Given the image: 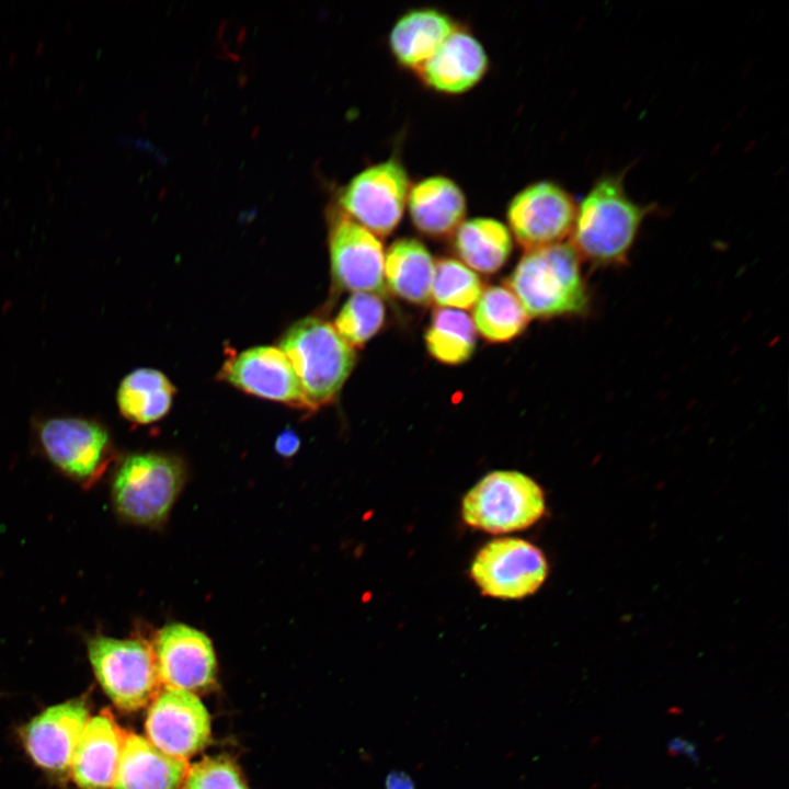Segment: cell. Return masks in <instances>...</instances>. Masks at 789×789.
<instances>
[{"instance_id":"cell-1","label":"cell","mask_w":789,"mask_h":789,"mask_svg":"<svg viewBox=\"0 0 789 789\" xmlns=\"http://www.w3.org/2000/svg\"><path fill=\"white\" fill-rule=\"evenodd\" d=\"M625 173L599 176L576 205L570 244L582 261L595 267L628 262L640 228L652 205L633 201L627 193Z\"/></svg>"},{"instance_id":"cell-2","label":"cell","mask_w":789,"mask_h":789,"mask_svg":"<svg viewBox=\"0 0 789 789\" xmlns=\"http://www.w3.org/2000/svg\"><path fill=\"white\" fill-rule=\"evenodd\" d=\"M506 285L529 318L581 317L591 309L582 260L570 242L526 251Z\"/></svg>"},{"instance_id":"cell-3","label":"cell","mask_w":789,"mask_h":789,"mask_svg":"<svg viewBox=\"0 0 789 789\" xmlns=\"http://www.w3.org/2000/svg\"><path fill=\"white\" fill-rule=\"evenodd\" d=\"M279 348L295 370L309 410L338 396L356 362L354 348L335 328L316 317L290 327Z\"/></svg>"},{"instance_id":"cell-4","label":"cell","mask_w":789,"mask_h":789,"mask_svg":"<svg viewBox=\"0 0 789 789\" xmlns=\"http://www.w3.org/2000/svg\"><path fill=\"white\" fill-rule=\"evenodd\" d=\"M184 476L182 464L174 457L152 453L130 455L112 482L114 506L129 523L160 525L183 487Z\"/></svg>"},{"instance_id":"cell-5","label":"cell","mask_w":789,"mask_h":789,"mask_svg":"<svg viewBox=\"0 0 789 789\" xmlns=\"http://www.w3.org/2000/svg\"><path fill=\"white\" fill-rule=\"evenodd\" d=\"M546 501L530 477L501 470L483 477L464 498L461 513L467 525L491 534L522 530L544 515Z\"/></svg>"},{"instance_id":"cell-6","label":"cell","mask_w":789,"mask_h":789,"mask_svg":"<svg viewBox=\"0 0 789 789\" xmlns=\"http://www.w3.org/2000/svg\"><path fill=\"white\" fill-rule=\"evenodd\" d=\"M88 654L99 684L118 709H140L158 695L161 682L145 641L95 636L88 641Z\"/></svg>"},{"instance_id":"cell-7","label":"cell","mask_w":789,"mask_h":789,"mask_svg":"<svg viewBox=\"0 0 789 789\" xmlns=\"http://www.w3.org/2000/svg\"><path fill=\"white\" fill-rule=\"evenodd\" d=\"M410 191L409 176L396 159L357 173L342 190V211L376 236H388L399 225Z\"/></svg>"},{"instance_id":"cell-8","label":"cell","mask_w":789,"mask_h":789,"mask_svg":"<svg viewBox=\"0 0 789 789\" xmlns=\"http://www.w3.org/2000/svg\"><path fill=\"white\" fill-rule=\"evenodd\" d=\"M548 571L542 551L519 538L490 541L476 554L470 570L483 594L504 599L534 594L545 582Z\"/></svg>"},{"instance_id":"cell-9","label":"cell","mask_w":789,"mask_h":789,"mask_svg":"<svg viewBox=\"0 0 789 789\" xmlns=\"http://www.w3.org/2000/svg\"><path fill=\"white\" fill-rule=\"evenodd\" d=\"M575 211V201L564 187L541 180L512 198L507 220L518 244L528 251L562 242L571 233Z\"/></svg>"},{"instance_id":"cell-10","label":"cell","mask_w":789,"mask_h":789,"mask_svg":"<svg viewBox=\"0 0 789 789\" xmlns=\"http://www.w3.org/2000/svg\"><path fill=\"white\" fill-rule=\"evenodd\" d=\"M45 455L62 473L90 485L111 457L110 437L99 423L81 418H54L38 431Z\"/></svg>"},{"instance_id":"cell-11","label":"cell","mask_w":789,"mask_h":789,"mask_svg":"<svg viewBox=\"0 0 789 789\" xmlns=\"http://www.w3.org/2000/svg\"><path fill=\"white\" fill-rule=\"evenodd\" d=\"M146 733L161 752L186 759L209 742L210 717L195 694L165 686L149 708Z\"/></svg>"},{"instance_id":"cell-12","label":"cell","mask_w":789,"mask_h":789,"mask_svg":"<svg viewBox=\"0 0 789 789\" xmlns=\"http://www.w3.org/2000/svg\"><path fill=\"white\" fill-rule=\"evenodd\" d=\"M329 251L333 278L341 288L385 295L381 241L342 210L331 218Z\"/></svg>"},{"instance_id":"cell-13","label":"cell","mask_w":789,"mask_h":789,"mask_svg":"<svg viewBox=\"0 0 789 789\" xmlns=\"http://www.w3.org/2000/svg\"><path fill=\"white\" fill-rule=\"evenodd\" d=\"M151 649L165 686L193 693L215 683V651L202 631L183 624L167 625L157 632Z\"/></svg>"},{"instance_id":"cell-14","label":"cell","mask_w":789,"mask_h":789,"mask_svg":"<svg viewBox=\"0 0 789 789\" xmlns=\"http://www.w3.org/2000/svg\"><path fill=\"white\" fill-rule=\"evenodd\" d=\"M89 717L82 699L52 706L24 724L20 731L32 761L54 774H65Z\"/></svg>"},{"instance_id":"cell-15","label":"cell","mask_w":789,"mask_h":789,"mask_svg":"<svg viewBox=\"0 0 789 789\" xmlns=\"http://www.w3.org/2000/svg\"><path fill=\"white\" fill-rule=\"evenodd\" d=\"M220 376L247 393L308 409L295 370L279 347L243 351L224 364Z\"/></svg>"},{"instance_id":"cell-16","label":"cell","mask_w":789,"mask_h":789,"mask_svg":"<svg viewBox=\"0 0 789 789\" xmlns=\"http://www.w3.org/2000/svg\"><path fill=\"white\" fill-rule=\"evenodd\" d=\"M489 67L480 41L456 26L418 70L428 88L445 94H460L473 88Z\"/></svg>"},{"instance_id":"cell-17","label":"cell","mask_w":789,"mask_h":789,"mask_svg":"<svg viewBox=\"0 0 789 789\" xmlns=\"http://www.w3.org/2000/svg\"><path fill=\"white\" fill-rule=\"evenodd\" d=\"M125 735L107 711L87 721L71 763L72 778L80 789L113 786Z\"/></svg>"},{"instance_id":"cell-18","label":"cell","mask_w":789,"mask_h":789,"mask_svg":"<svg viewBox=\"0 0 789 789\" xmlns=\"http://www.w3.org/2000/svg\"><path fill=\"white\" fill-rule=\"evenodd\" d=\"M407 205L413 226L432 238L454 233L467 209L462 190L443 175L425 178L410 187Z\"/></svg>"},{"instance_id":"cell-19","label":"cell","mask_w":789,"mask_h":789,"mask_svg":"<svg viewBox=\"0 0 789 789\" xmlns=\"http://www.w3.org/2000/svg\"><path fill=\"white\" fill-rule=\"evenodd\" d=\"M187 770L185 759L161 752L138 734L127 733L113 789H178Z\"/></svg>"},{"instance_id":"cell-20","label":"cell","mask_w":789,"mask_h":789,"mask_svg":"<svg viewBox=\"0 0 789 789\" xmlns=\"http://www.w3.org/2000/svg\"><path fill=\"white\" fill-rule=\"evenodd\" d=\"M455 27L454 21L441 10L411 9L391 27L389 48L402 67L418 71Z\"/></svg>"},{"instance_id":"cell-21","label":"cell","mask_w":789,"mask_h":789,"mask_svg":"<svg viewBox=\"0 0 789 789\" xmlns=\"http://www.w3.org/2000/svg\"><path fill=\"white\" fill-rule=\"evenodd\" d=\"M434 271L430 251L418 239H398L387 250L384 263L387 287L408 302L426 305L431 300Z\"/></svg>"},{"instance_id":"cell-22","label":"cell","mask_w":789,"mask_h":789,"mask_svg":"<svg viewBox=\"0 0 789 789\" xmlns=\"http://www.w3.org/2000/svg\"><path fill=\"white\" fill-rule=\"evenodd\" d=\"M454 235V248L458 256L469 267L483 274L498 272L512 252L511 232L504 224L493 218L465 220Z\"/></svg>"},{"instance_id":"cell-23","label":"cell","mask_w":789,"mask_h":789,"mask_svg":"<svg viewBox=\"0 0 789 789\" xmlns=\"http://www.w3.org/2000/svg\"><path fill=\"white\" fill-rule=\"evenodd\" d=\"M174 387L161 371L138 368L117 389V405L128 421L148 424L163 418L172 403Z\"/></svg>"},{"instance_id":"cell-24","label":"cell","mask_w":789,"mask_h":789,"mask_svg":"<svg viewBox=\"0 0 789 789\" xmlns=\"http://www.w3.org/2000/svg\"><path fill=\"white\" fill-rule=\"evenodd\" d=\"M529 319L522 304L507 286L487 287L474 305V327L489 342L502 343L513 340L526 329Z\"/></svg>"},{"instance_id":"cell-25","label":"cell","mask_w":789,"mask_h":789,"mask_svg":"<svg viewBox=\"0 0 789 789\" xmlns=\"http://www.w3.org/2000/svg\"><path fill=\"white\" fill-rule=\"evenodd\" d=\"M473 320L464 311L436 308L425 332V344L432 357L441 363L458 365L469 359L476 348Z\"/></svg>"},{"instance_id":"cell-26","label":"cell","mask_w":789,"mask_h":789,"mask_svg":"<svg viewBox=\"0 0 789 789\" xmlns=\"http://www.w3.org/2000/svg\"><path fill=\"white\" fill-rule=\"evenodd\" d=\"M483 290L479 276L456 259L435 262L431 299L441 308L469 309Z\"/></svg>"},{"instance_id":"cell-27","label":"cell","mask_w":789,"mask_h":789,"mask_svg":"<svg viewBox=\"0 0 789 789\" xmlns=\"http://www.w3.org/2000/svg\"><path fill=\"white\" fill-rule=\"evenodd\" d=\"M385 305L371 293H354L338 313L334 328L354 348L362 347L385 323Z\"/></svg>"},{"instance_id":"cell-28","label":"cell","mask_w":789,"mask_h":789,"mask_svg":"<svg viewBox=\"0 0 789 789\" xmlns=\"http://www.w3.org/2000/svg\"><path fill=\"white\" fill-rule=\"evenodd\" d=\"M184 789H248L238 768L227 758L207 757L188 768Z\"/></svg>"},{"instance_id":"cell-29","label":"cell","mask_w":789,"mask_h":789,"mask_svg":"<svg viewBox=\"0 0 789 789\" xmlns=\"http://www.w3.org/2000/svg\"><path fill=\"white\" fill-rule=\"evenodd\" d=\"M667 751L672 755H685L694 764L698 765L700 755L697 745L683 736H675L667 741Z\"/></svg>"},{"instance_id":"cell-30","label":"cell","mask_w":789,"mask_h":789,"mask_svg":"<svg viewBox=\"0 0 789 789\" xmlns=\"http://www.w3.org/2000/svg\"><path fill=\"white\" fill-rule=\"evenodd\" d=\"M299 444V437L293 431L286 430L278 435L275 449L281 456L290 457L298 450Z\"/></svg>"},{"instance_id":"cell-31","label":"cell","mask_w":789,"mask_h":789,"mask_svg":"<svg viewBox=\"0 0 789 789\" xmlns=\"http://www.w3.org/2000/svg\"><path fill=\"white\" fill-rule=\"evenodd\" d=\"M385 789H415V782L407 773L391 770L386 776Z\"/></svg>"}]
</instances>
